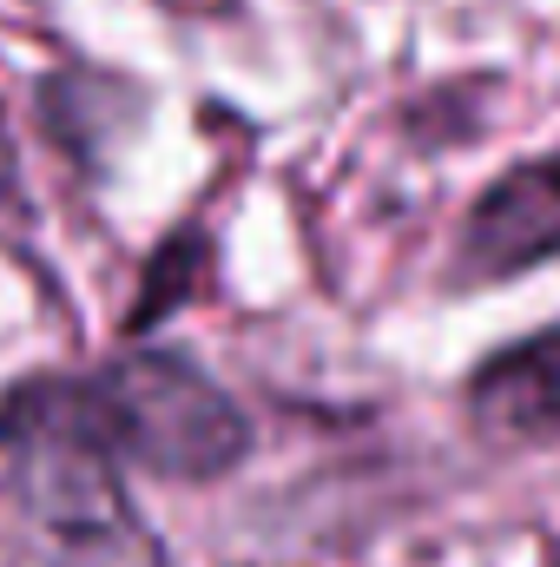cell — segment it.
I'll list each match as a JSON object with an SVG mask.
<instances>
[{
  "label": "cell",
  "instance_id": "1",
  "mask_svg": "<svg viewBox=\"0 0 560 567\" xmlns=\"http://www.w3.org/2000/svg\"><path fill=\"white\" fill-rule=\"evenodd\" d=\"M86 390H93L100 429L126 468L165 475V482H211V475L238 468V455L251 449L245 410L198 363H185L172 350L120 357L100 377H86Z\"/></svg>",
  "mask_w": 560,
  "mask_h": 567
},
{
  "label": "cell",
  "instance_id": "2",
  "mask_svg": "<svg viewBox=\"0 0 560 567\" xmlns=\"http://www.w3.org/2000/svg\"><path fill=\"white\" fill-rule=\"evenodd\" d=\"M560 258V152L501 172L462 225V278H521Z\"/></svg>",
  "mask_w": 560,
  "mask_h": 567
},
{
  "label": "cell",
  "instance_id": "3",
  "mask_svg": "<svg viewBox=\"0 0 560 567\" xmlns=\"http://www.w3.org/2000/svg\"><path fill=\"white\" fill-rule=\"evenodd\" d=\"M475 423L515 442H560V323L495 350L468 383Z\"/></svg>",
  "mask_w": 560,
  "mask_h": 567
}]
</instances>
